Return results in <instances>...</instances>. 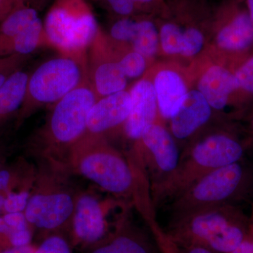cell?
<instances>
[{
    "label": "cell",
    "mask_w": 253,
    "mask_h": 253,
    "mask_svg": "<svg viewBox=\"0 0 253 253\" xmlns=\"http://www.w3.org/2000/svg\"><path fill=\"white\" fill-rule=\"evenodd\" d=\"M136 21L128 18L118 20L110 31L111 38L118 42H131L135 35Z\"/></svg>",
    "instance_id": "f1b7e54d"
},
{
    "label": "cell",
    "mask_w": 253,
    "mask_h": 253,
    "mask_svg": "<svg viewBox=\"0 0 253 253\" xmlns=\"http://www.w3.org/2000/svg\"><path fill=\"white\" fill-rule=\"evenodd\" d=\"M75 203L71 195L61 190L39 191L30 196L24 214L30 225L54 230L72 218Z\"/></svg>",
    "instance_id": "30bf717a"
},
{
    "label": "cell",
    "mask_w": 253,
    "mask_h": 253,
    "mask_svg": "<svg viewBox=\"0 0 253 253\" xmlns=\"http://www.w3.org/2000/svg\"><path fill=\"white\" fill-rule=\"evenodd\" d=\"M249 131L252 136V140L249 142V149L253 148V111L249 117Z\"/></svg>",
    "instance_id": "f35d334b"
},
{
    "label": "cell",
    "mask_w": 253,
    "mask_h": 253,
    "mask_svg": "<svg viewBox=\"0 0 253 253\" xmlns=\"http://www.w3.org/2000/svg\"><path fill=\"white\" fill-rule=\"evenodd\" d=\"M118 62L126 78H139L146 68V58L134 50L123 55Z\"/></svg>",
    "instance_id": "d4e9b609"
},
{
    "label": "cell",
    "mask_w": 253,
    "mask_h": 253,
    "mask_svg": "<svg viewBox=\"0 0 253 253\" xmlns=\"http://www.w3.org/2000/svg\"><path fill=\"white\" fill-rule=\"evenodd\" d=\"M5 201V194L4 193L0 192V215L4 214V205Z\"/></svg>",
    "instance_id": "ab89813d"
},
{
    "label": "cell",
    "mask_w": 253,
    "mask_h": 253,
    "mask_svg": "<svg viewBox=\"0 0 253 253\" xmlns=\"http://www.w3.org/2000/svg\"><path fill=\"white\" fill-rule=\"evenodd\" d=\"M221 49L231 52H242L253 44V20L249 11H240L224 26L217 36Z\"/></svg>",
    "instance_id": "e0dca14e"
},
{
    "label": "cell",
    "mask_w": 253,
    "mask_h": 253,
    "mask_svg": "<svg viewBox=\"0 0 253 253\" xmlns=\"http://www.w3.org/2000/svg\"><path fill=\"white\" fill-rule=\"evenodd\" d=\"M153 0H134L135 5L148 4V3L151 2Z\"/></svg>",
    "instance_id": "ee69618b"
},
{
    "label": "cell",
    "mask_w": 253,
    "mask_h": 253,
    "mask_svg": "<svg viewBox=\"0 0 253 253\" xmlns=\"http://www.w3.org/2000/svg\"><path fill=\"white\" fill-rule=\"evenodd\" d=\"M26 4L28 0H0V22L14 10Z\"/></svg>",
    "instance_id": "e575fe53"
},
{
    "label": "cell",
    "mask_w": 253,
    "mask_h": 253,
    "mask_svg": "<svg viewBox=\"0 0 253 253\" xmlns=\"http://www.w3.org/2000/svg\"><path fill=\"white\" fill-rule=\"evenodd\" d=\"M251 212L249 214L250 225H251V230L253 233V200L251 202Z\"/></svg>",
    "instance_id": "60d3db41"
},
{
    "label": "cell",
    "mask_w": 253,
    "mask_h": 253,
    "mask_svg": "<svg viewBox=\"0 0 253 253\" xmlns=\"http://www.w3.org/2000/svg\"><path fill=\"white\" fill-rule=\"evenodd\" d=\"M90 253H152V250L142 234L122 223L114 234L97 244Z\"/></svg>",
    "instance_id": "ac0fdd59"
},
{
    "label": "cell",
    "mask_w": 253,
    "mask_h": 253,
    "mask_svg": "<svg viewBox=\"0 0 253 253\" xmlns=\"http://www.w3.org/2000/svg\"><path fill=\"white\" fill-rule=\"evenodd\" d=\"M29 56L14 54L0 56V87L9 79L11 75L22 69Z\"/></svg>",
    "instance_id": "484cf974"
},
{
    "label": "cell",
    "mask_w": 253,
    "mask_h": 253,
    "mask_svg": "<svg viewBox=\"0 0 253 253\" xmlns=\"http://www.w3.org/2000/svg\"><path fill=\"white\" fill-rule=\"evenodd\" d=\"M204 38L201 32L191 28L183 33L182 47L180 54L184 56L197 54L204 46Z\"/></svg>",
    "instance_id": "4316f807"
},
{
    "label": "cell",
    "mask_w": 253,
    "mask_h": 253,
    "mask_svg": "<svg viewBox=\"0 0 253 253\" xmlns=\"http://www.w3.org/2000/svg\"><path fill=\"white\" fill-rule=\"evenodd\" d=\"M34 253H72L71 246L63 236L52 235L46 238Z\"/></svg>",
    "instance_id": "f546056e"
},
{
    "label": "cell",
    "mask_w": 253,
    "mask_h": 253,
    "mask_svg": "<svg viewBox=\"0 0 253 253\" xmlns=\"http://www.w3.org/2000/svg\"><path fill=\"white\" fill-rule=\"evenodd\" d=\"M131 43L133 50L146 59L154 56L158 46V34L154 23L149 21H136L135 35Z\"/></svg>",
    "instance_id": "7402d4cb"
},
{
    "label": "cell",
    "mask_w": 253,
    "mask_h": 253,
    "mask_svg": "<svg viewBox=\"0 0 253 253\" xmlns=\"http://www.w3.org/2000/svg\"><path fill=\"white\" fill-rule=\"evenodd\" d=\"M30 193L28 190L11 191L5 194L4 212L6 213L24 212L29 201Z\"/></svg>",
    "instance_id": "83f0119b"
},
{
    "label": "cell",
    "mask_w": 253,
    "mask_h": 253,
    "mask_svg": "<svg viewBox=\"0 0 253 253\" xmlns=\"http://www.w3.org/2000/svg\"><path fill=\"white\" fill-rule=\"evenodd\" d=\"M131 107L129 91H122L98 99L89 111L85 133L102 135L124 124Z\"/></svg>",
    "instance_id": "4fadbf2b"
},
{
    "label": "cell",
    "mask_w": 253,
    "mask_h": 253,
    "mask_svg": "<svg viewBox=\"0 0 253 253\" xmlns=\"http://www.w3.org/2000/svg\"><path fill=\"white\" fill-rule=\"evenodd\" d=\"M70 160L76 172L118 199L132 203L142 217L155 211L139 155L124 157L102 135L85 133L70 148Z\"/></svg>",
    "instance_id": "6da1fadb"
},
{
    "label": "cell",
    "mask_w": 253,
    "mask_h": 253,
    "mask_svg": "<svg viewBox=\"0 0 253 253\" xmlns=\"http://www.w3.org/2000/svg\"><path fill=\"white\" fill-rule=\"evenodd\" d=\"M131 107L124 126L126 135L139 141L148 126L156 122L158 112L157 97L154 84L141 80L131 88Z\"/></svg>",
    "instance_id": "7c38bea8"
},
{
    "label": "cell",
    "mask_w": 253,
    "mask_h": 253,
    "mask_svg": "<svg viewBox=\"0 0 253 253\" xmlns=\"http://www.w3.org/2000/svg\"><path fill=\"white\" fill-rule=\"evenodd\" d=\"M247 142L227 132L208 134L181 153L175 170L151 188L155 208L169 203L194 182L217 168L246 159Z\"/></svg>",
    "instance_id": "3957f363"
},
{
    "label": "cell",
    "mask_w": 253,
    "mask_h": 253,
    "mask_svg": "<svg viewBox=\"0 0 253 253\" xmlns=\"http://www.w3.org/2000/svg\"><path fill=\"white\" fill-rule=\"evenodd\" d=\"M73 235L78 243L99 244L106 238V208L94 196L83 194L75 203Z\"/></svg>",
    "instance_id": "8fae6325"
},
{
    "label": "cell",
    "mask_w": 253,
    "mask_h": 253,
    "mask_svg": "<svg viewBox=\"0 0 253 253\" xmlns=\"http://www.w3.org/2000/svg\"><path fill=\"white\" fill-rule=\"evenodd\" d=\"M4 150L1 149L0 147V170L4 168Z\"/></svg>",
    "instance_id": "7bdbcfd3"
},
{
    "label": "cell",
    "mask_w": 253,
    "mask_h": 253,
    "mask_svg": "<svg viewBox=\"0 0 253 253\" xmlns=\"http://www.w3.org/2000/svg\"><path fill=\"white\" fill-rule=\"evenodd\" d=\"M253 193V164L243 161L217 168L194 182L168 203L171 218L226 204L251 203Z\"/></svg>",
    "instance_id": "277c9868"
},
{
    "label": "cell",
    "mask_w": 253,
    "mask_h": 253,
    "mask_svg": "<svg viewBox=\"0 0 253 253\" xmlns=\"http://www.w3.org/2000/svg\"><path fill=\"white\" fill-rule=\"evenodd\" d=\"M239 89L253 94V57L246 60L234 73Z\"/></svg>",
    "instance_id": "4dcf8cb0"
},
{
    "label": "cell",
    "mask_w": 253,
    "mask_h": 253,
    "mask_svg": "<svg viewBox=\"0 0 253 253\" xmlns=\"http://www.w3.org/2000/svg\"><path fill=\"white\" fill-rule=\"evenodd\" d=\"M154 86L159 112L165 119L170 120L187 94L185 83L177 73L163 70L156 75Z\"/></svg>",
    "instance_id": "2e32d148"
},
{
    "label": "cell",
    "mask_w": 253,
    "mask_h": 253,
    "mask_svg": "<svg viewBox=\"0 0 253 253\" xmlns=\"http://www.w3.org/2000/svg\"><path fill=\"white\" fill-rule=\"evenodd\" d=\"M158 248L162 253H217L211 250L200 246L182 247L174 242L166 231L163 230L158 221L149 226Z\"/></svg>",
    "instance_id": "603a6c76"
},
{
    "label": "cell",
    "mask_w": 253,
    "mask_h": 253,
    "mask_svg": "<svg viewBox=\"0 0 253 253\" xmlns=\"http://www.w3.org/2000/svg\"><path fill=\"white\" fill-rule=\"evenodd\" d=\"M5 222L11 230V235L17 231L30 229L24 212L6 213L2 214ZM10 239V237H9Z\"/></svg>",
    "instance_id": "d6a6232c"
},
{
    "label": "cell",
    "mask_w": 253,
    "mask_h": 253,
    "mask_svg": "<svg viewBox=\"0 0 253 253\" xmlns=\"http://www.w3.org/2000/svg\"><path fill=\"white\" fill-rule=\"evenodd\" d=\"M139 152L151 188L161 184L175 170L181 153L174 136L156 122L148 126L139 140Z\"/></svg>",
    "instance_id": "ba28073f"
},
{
    "label": "cell",
    "mask_w": 253,
    "mask_h": 253,
    "mask_svg": "<svg viewBox=\"0 0 253 253\" xmlns=\"http://www.w3.org/2000/svg\"><path fill=\"white\" fill-rule=\"evenodd\" d=\"M21 178L15 168H3L0 170V192L6 194L18 189Z\"/></svg>",
    "instance_id": "1f68e13d"
},
{
    "label": "cell",
    "mask_w": 253,
    "mask_h": 253,
    "mask_svg": "<svg viewBox=\"0 0 253 253\" xmlns=\"http://www.w3.org/2000/svg\"><path fill=\"white\" fill-rule=\"evenodd\" d=\"M88 76L87 63L61 55L37 68L28 79L26 96L17 115L21 124L36 110L56 104Z\"/></svg>",
    "instance_id": "8992f818"
},
{
    "label": "cell",
    "mask_w": 253,
    "mask_h": 253,
    "mask_svg": "<svg viewBox=\"0 0 253 253\" xmlns=\"http://www.w3.org/2000/svg\"><path fill=\"white\" fill-rule=\"evenodd\" d=\"M106 44L99 28L87 53L88 79L98 99L124 91L127 83L118 61L109 57Z\"/></svg>",
    "instance_id": "9c48e42d"
},
{
    "label": "cell",
    "mask_w": 253,
    "mask_h": 253,
    "mask_svg": "<svg viewBox=\"0 0 253 253\" xmlns=\"http://www.w3.org/2000/svg\"><path fill=\"white\" fill-rule=\"evenodd\" d=\"M239 89L234 73L219 66L208 68L199 83L200 92L210 106L217 111L226 107L231 95Z\"/></svg>",
    "instance_id": "9a60e30c"
},
{
    "label": "cell",
    "mask_w": 253,
    "mask_h": 253,
    "mask_svg": "<svg viewBox=\"0 0 253 253\" xmlns=\"http://www.w3.org/2000/svg\"><path fill=\"white\" fill-rule=\"evenodd\" d=\"M30 74L22 69L11 75L0 87V126L18 113L22 106Z\"/></svg>",
    "instance_id": "d6986e66"
},
{
    "label": "cell",
    "mask_w": 253,
    "mask_h": 253,
    "mask_svg": "<svg viewBox=\"0 0 253 253\" xmlns=\"http://www.w3.org/2000/svg\"><path fill=\"white\" fill-rule=\"evenodd\" d=\"M248 11L253 20V0H247Z\"/></svg>",
    "instance_id": "b9f144b4"
},
{
    "label": "cell",
    "mask_w": 253,
    "mask_h": 253,
    "mask_svg": "<svg viewBox=\"0 0 253 253\" xmlns=\"http://www.w3.org/2000/svg\"><path fill=\"white\" fill-rule=\"evenodd\" d=\"M38 18V10L26 4L14 10L0 22V56H9L16 37Z\"/></svg>",
    "instance_id": "ffe728a7"
},
{
    "label": "cell",
    "mask_w": 253,
    "mask_h": 253,
    "mask_svg": "<svg viewBox=\"0 0 253 253\" xmlns=\"http://www.w3.org/2000/svg\"><path fill=\"white\" fill-rule=\"evenodd\" d=\"M107 1L111 9L121 16H129L135 9L134 0H107Z\"/></svg>",
    "instance_id": "836d02e7"
},
{
    "label": "cell",
    "mask_w": 253,
    "mask_h": 253,
    "mask_svg": "<svg viewBox=\"0 0 253 253\" xmlns=\"http://www.w3.org/2000/svg\"><path fill=\"white\" fill-rule=\"evenodd\" d=\"M97 96L88 76L55 104L42 129L44 142L54 148H71L85 134L88 116Z\"/></svg>",
    "instance_id": "52a82bcc"
},
{
    "label": "cell",
    "mask_w": 253,
    "mask_h": 253,
    "mask_svg": "<svg viewBox=\"0 0 253 253\" xmlns=\"http://www.w3.org/2000/svg\"><path fill=\"white\" fill-rule=\"evenodd\" d=\"M166 232L182 247L231 253L251 232L249 214L236 204L203 208L170 218Z\"/></svg>",
    "instance_id": "7a4b0ae2"
},
{
    "label": "cell",
    "mask_w": 253,
    "mask_h": 253,
    "mask_svg": "<svg viewBox=\"0 0 253 253\" xmlns=\"http://www.w3.org/2000/svg\"><path fill=\"white\" fill-rule=\"evenodd\" d=\"M49 0H28V4L37 10L41 9Z\"/></svg>",
    "instance_id": "74e56055"
},
{
    "label": "cell",
    "mask_w": 253,
    "mask_h": 253,
    "mask_svg": "<svg viewBox=\"0 0 253 253\" xmlns=\"http://www.w3.org/2000/svg\"><path fill=\"white\" fill-rule=\"evenodd\" d=\"M253 200H252V201H253Z\"/></svg>",
    "instance_id": "f6af8a7d"
},
{
    "label": "cell",
    "mask_w": 253,
    "mask_h": 253,
    "mask_svg": "<svg viewBox=\"0 0 253 253\" xmlns=\"http://www.w3.org/2000/svg\"><path fill=\"white\" fill-rule=\"evenodd\" d=\"M43 24L46 44L87 63L88 50L99 28L86 0H54Z\"/></svg>",
    "instance_id": "5b68a950"
},
{
    "label": "cell",
    "mask_w": 253,
    "mask_h": 253,
    "mask_svg": "<svg viewBox=\"0 0 253 253\" xmlns=\"http://www.w3.org/2000/svg\"><path fill=\"white\" fill-rule=\"evenodd\" d=\"M211 109L199 90L189 91L180 108L170 119L173 136L184 140L192 136L209 121Z\"/></svg>",
    "instance_id": "5bb4252c"
},
{
    "label": "cell",
    "mask_w": 253,
    "mask_h": 253,
    "mask_svg": "<svg viewBox=\"0 0 253 253\" xmlns=\"http://www.w3.org/2000/svg\"><path fill=\"white\" fill-rule=\"evenodd\" d=\"M42 44H46L44 24L38 17L25 28L15 40L10 55L30 56Z\"/></svg>",
    "instance_id": "44dd1931"
},
{
    "label": "cell",
    "mask_w": 253,
    "mask_h": 253,
    "mask_svg": "<svg viewBox=\"0 0 253 253\" xmlns=\"http://www.w3.org/2000/svg\"><path fill=\"white\" fill-rule=\"evenodd\" d=\"M231 253H253V233L251 230L246 239Z\"/></svg>",
    "instance_id": "d590c367"
},
{
    "label": "cell",
    "mask_w": 253,
    "mask_h": 253,
    "mask_svg": "<svg viewBox=\"0 0 253 253\" xmlns=\"http://www.w3.org/2000/svg\"><path fill=\"white\" fill-rule=\"evenodd\" d=\"M36 247L28 245L22 247H9L0 251V253H34Z\"/></svg>",
    "instance_id": "8d00e7d4"
},
{
    "label": "cell",
    "mask_w": 253,
    "mask_h": 253,
    "mask_svg": "<svg viewBox=\"0 0 253 253\" xmlns=\"http://www.w3.org/2000/svg\"><path fill=\"white\" fill-rule=\"evenodd\" d=\"M183 33L180 28L173 23H166L161 30V45L168 54H180L182 47Z\"/></svg>",
    "instance_id": "cb8c5ba5"
}]
</instances>
